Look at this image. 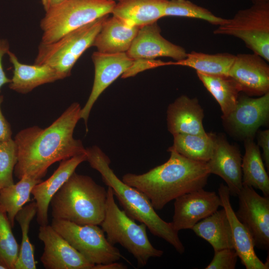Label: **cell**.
Instances as JSON below:
<instances>
[{
	"label": "cell",
	"mask_w": 269,
	"mask_h": 269,
	"mask_svg": "<svg viewBox=\"0 0 269 269\" xmlns=\"http://www.w3.org/2000/svg\"><path fill=\"white\" fill-rule=\"evenodd\" d=\"M83 153L61 161L58 168L46 180L41 181L33 188L31 194L37 206L36 220L40 226L48 224V212L50 201L78 166L86 161Z\"/></svg>",
	"instance_id": "obj_19"
},
{
	"label": "cell",
	"mask_w": 269,
	"mask_h": 269,
	"mask_svg": "<svg viewBox=\"0 0 269 269\" xmlns=\"http://www.w3.org/2000/svg\"><path fill=\"white\" fill-rule=\"evenodd\" d=\"M204 111L198 100L181 95L170 104L167 110V125L172 134H204Z\"/></svg>",
	"instance_id": "obj_20"
},
{
	"label": "cell",
	"mask_w": 269,
	"mask_h": 269,
	"mask_svg": "<svg viewBox=\"0 0 269 269\" xmlns=\"http://www.w3.org/2000/svg\"><path fill=\"white\" fill-rule=\"evenodd\" d=\"M17 161L14 139L0 141V189L14 183L13 175Z\"/></svg>",
	"instance_id": "obj_33"
},
{
	"label": "cell",
	"mask_w": 269,
	"mask_h": 269,
	"mask_svg": "<svg viewBox=\"0 0 269 269\" xmlns=\"http://www.w3.org/2000/svg\"><path fill=\"white\" fill-rule=\"evenodd\" d=\"M236 214L249 231L255 247L269 251V196L259 195L252 187L243 185L238 194Z\"/></svg>",
	"instance_id": "obj_10"
},
{
	"label": "cell",
	"mask_w": 269,
	"mask_h": 269,
	"mask_svg": "<svg viewBox=\"0 0 269 269\" xmlns=\"http://www.w3.org/2000/svg\"><path fill=\"white\" fill-rule=\"evenodd\" d=\"M7 54L13 68L9 88L17 93L27 94L40 85L65 78L47 65L23 64L13 52L9 51Z\"/></svg>",
	"instance_id": "obj_21"
},
{
	"label": "cell",
	"mask_w": 269,
	"mask_h": 269,
	"mask_svg": "<svg viewBox=\"0 0 269 269\" xmlns=\"http://www.w3.org/2000/svg\"><path fill=\"white\" fill-rule=\"evenodd\" d=\"M165 163L147 172L127 173L122 181L142 192L155 210H161L172 200L203 188L210 174L206 162L189 159L168 148Z\"/></svg>",
	"instance_id": "obj_2"
},
{
	"label": "cell",
	"mask_w": 269,
	"mask_h": 269,
	"mask_svg": "<svg viewBox=\"0 0 269 269\" xmlns=\"http://www.w3.org/2000/svg\"><path fill=\"white\" fill-rule=\"evenodd\" d=\"M95 74L92 89L84 106L81 108V119L87 123L93 105L104 90L132 65L134 59L126 52L108 54L95 51L92 55Z\"/></svg>",
	"instance_id": "obj_12"
},
{
	"label": "cell",
	"mask_w": 269,
	"mask_h": 269,
	"mask_svg": "<svg viewBox=\"0 0 269 269\" xmlns=\"http://www.w3.org/2000/svg\"><path fill=\"white\" fill-rule=\"evenodd\" d=\"M38 238L44 244L40 261L46 269H93L90 263L51 225L40 226Z\"/></svg>",
	"instance_id": "obj_13"
},
{
	"label": "cell",
	"mask_w": 269,
	"mask_h": 269,
	"mask_svg": "<svg viewBox=\"0 0 269 269\" xmlns=\"http://www.w3.org/2000/svg\"><path fill=\"white\" fill-rule=\"evenodd\" d=\"M245 153L242 160V184L261 190L269 196V177L259 146L252 138L244 140Z\"/></svg>",
	"instance_id": "obj_25"
},
{
	"label": "cell",
	"mask_w": 269,
	"mask_h": 269,
	"mask_svg": "<svg viewBox=\"0 0 269 269\" xmlns=\"http://www.w3.org/2000/svg\"><path fill=\"white\" fill-rule=\"evenodd\" d=\"M67 0H41V3L45 11L54 7Z\"/></svg>",
	"instance_id": "obj_40"
},
{
	"label": "cell",
	"mask_w": 269,
	"mask_h": 269,
	"mask_svg": "<svg viewBox=\"0 0 269 269\" xmlns=\"http://www.w3.org/2000/svg\"><path fill=\"white\" fill-rule=\"evenodd\" d=\"M192 230L208 242L214 251L234 249L231 228L224 208L198 222Z\"/></svg>",
	"instance_id": "obj_24"
},
{
	"label": "cell",
	"mask_w": 269,
	"mask_h": 269,
	"mask_svg": "<svg viewBox=\"0 0 269 269\" xmlns=\"http://www.w3.org/2000/svg\"><path fill=\"white\" fill-rule=\"evenodd\" d=\"M255 53L236 55L229 76L248 96H262L269 92V65Z\"/></svg>",
	"instance_id": "obj_15"
},
{
	"label": "cell",
	"mask_w": 269,
	"mask_h": 269,
	"mask_svg": "<svg viewBox=\"0 0 269 269\" xmlns=\"http://www.w3.org/2000/svg\"><path fill=\"white\" fill-rule=\"evenodd\" d=\"M126 53L134 59H155L170 57L175 61L185 58L187 53L182 47L164 38L157 22L140 27Z\"/></svg>",
	"instance_id": "obj_17"
},
{
	"label": "cell",
	"mask_w": 269,
	"mask_h": 269,
	"mask_svg": "<svg viewBox=\"0 0 269 269\" xmlns=\"http://www.w3.org/2000/svg\"><path fill=\"white\" fill-rule=\"evenodd\" d=\"M51 225L93 265L111 263L123 258L119 250L109 242L99 225H79L54 218Z\"/></svg>",
	"instance_id": "obj_9"
},
{
	"label": "cell",
	"mask_w": 269,
	"mask_h": 269,
	"mask_svg": "<svg viewBox=\"0 0 269 269\" xmlns=\"http://www.w3.org/2000/svg\"><path fill=\"white\" fill-rule=\"evenodd\" d=\"M140 27L113 16L106 19L92 46L108 54L127 52Z\"/></svg>",
	"instance_id": "obj_22"
},
{
	"label": "cell",
	"mask_w": 269,
	"mask_h": 269,
	"mask_svg": "<svg viewBox=\"0 0 269 269\" xmlns=\"http://www.w3.org/2000/svg\"><path fill=\"white\" fill-rule=\"evenodd\" d=\"M107 239L114 245L119 244L136 260L139 267H144L151 258L161 257L163 251L154 247L148 238L146 226L137 224L115 201L112 188H107L105 215L100 224Z\"/></svg>",
	"instance_id": "obj_5"
},
{
	"label": "cell",
	"mask_w": 269,
	"mask_h": 269,
	"mask_svg": "<svg viewBox=\"0 0 269 269\" xmlns=\"http://www.w3.org/2000/svg\"><path fill=\"white\" fill-rule=\"evenodd\" d=\"M216 35L232 36L269 62V2L253 3L239 10L214 31Z\"/></svg>",
	"instance_id": "obj_8"
},
{
	"label": "cell",
	"mask_w": 269,
	"mask_h": 269,
	"mask_svg": "<svg viewBox=\"0 0 269 269\" xmlns=\"http://www.w3.org/2000/svg\"><path fill=\"white\" fill-rule=\"evenodd\" d=\"M0 269H6V268L0 263Z\"/></svg>",
	"instance_id": "obj_41"
},
{
	"label": "cell",
	"mask_w": 269,
	"mask_h": 269,
	"mask_svg": "<svg viewBox=\"0 0 269 269\" xmlns=\"http://www.w3.org/2000/svg\"><path fill=\"white\" fill-rule=\"evenodd\" d=\"M222 206L221 200L214 191L203 188L194 191L175 199L171 224L177 232L192 229L198 222L212 214Z\"/></svg>",
	"instance_id": "obj_14"
},
{
	"label": "cell",
	"mask_w": 269,
	"mask_h": 269,
	"mask_svg": "<svg viewBox=\"0 0 269 269\" xmlns=\"http://www.w3.org/2000/svg\"><path fill=\"white\" fill-rule=\"evenodd\" d=\"M3 97L0 96V141L12 138V132L10 125L1 112V105Z\"/></svg>",
	"instance_id": "obj_38"
},
{
	"label": "cell",
	"mask_w": 269,
	"mask_h": 269,
	"mask_svg": "<svg viewBox=\"0 0 269 269\" xmlns=\"http://www.w3.org/2000/svg\"><path fill=\"white\" fill-rule=\"evenodd\" d=\"M107 197V189L91 177L74 171L51 199L52 217L79 225H100Z\"/></svg>",
	"instance_id": "obj_4"
},
{
	"label": "cell",
	"mask_w": 269,
	"mask_h": 269,
	"mask_svg": "<svg viewBox=\"0 0 269 269\" xmlns=\"http://www.w3.org/2000/svg\"><path fill=\"white\" fill-rule=\"evenodd\" d=\"M258 145L263 150V158L268 170L269 169V130H266L258 132Z\"/></svg>",
	"instance_id": "obj_36"
},
{
	"label": "cell",
	"mask_w": 269,
	"mask_h": 269,
	"mask_svg": "<svg viewBox=\"0 0 269 269\" xmlns=\"http://www.w3.org/2000/svg\"><path fill=\"white\" fill-rule=\"evenodd\" d=\"M19 180L17 183L0 189V209L6 213L12 228L17 213L30 201L33 188L42 181L27 175Z\"/></svg>",
	"instance_id": "obj_27"
},
{
	"label": "cell",
	"mask_w": 269,
	"mask_h": 269,
	"mask_svg": "<svg viewBox=\"0 0 269 269\" xmlns=\"http://www.w3.org/2000/svg\"><path fill=\"white\" fill-rule=\"evenodd\" d=\"M235 56L229 53L208 54L192 51L182 60L171 61V65L190 67L207 75L228 76Z\"/></svg>",
	"instance_id": "obj_26"
},
{
	"label": "cell",
	"mask_w": 269,
	"mask_h": 269,
	"mask_svg": "<svg viewBox=\"0 0 269 269\" xmlns=\"http://www.w3.org/2000/svg\"><path fill=\"white\" fill-rule=\"evenodd\" d=\"M242 160L238 147L231 144L223 135L215 134L213 153L207 166L210 174L225 181L232 196H237L243 186Z\"/></svg>",
	"instance_id": "obj_16"
},
{
	"label": "cell",
	"mask_w": 269,
	"mask_h": 269,
	"mask_svg": "<svg viewBox=\"0 0 269 269\" xmlns=\"http://www.w3.org/2000/svg\"><path fill=\"white\" fill-rule=\"evenodd\" d=\"M168 0H119L112 13L129 23L140 27L164 17Z\"/></svg>",
	"instance_id": "obj_23"
},
{
	"label": "cell",
	"mask_w": 269,
	"mask_h": 269,
	"mask_svg": "<svg viewBox=\"0 0 269 269\" xmlns=\"http://www.w3.org/2000/svg\"><path fill=\"white\" fill-rule=\"evenodd\" d=\"M116 2L112 0H67L46 11L40 26V43L53 42L68 32L112 13Z\"/></svg>",
	"instance_id": "obj_6"
},
{
	"label": "cell",
	"mask_w": 269,
	"mask_h": 269,
	"mask_svg": "<svg viewBox=\"0 0 269 269\" xmlns=\"http://www.w3.org/2000/svg\"><path fill=\"white\" fill-rule=\"evenodd\" d=\"M269 116V92L258 98L239 96L234 110L222 118L232 134L244 140L253 139L259 128Z\"/></svg>",
	"instance_id": "obj_11"
},
{
	"label": "cell",
	"mask_w": 269,
	"mask_h": 269,
	"mask_svg": "<svg viewBox=\"0 0 269 269\" xmlns=\"http://www.w3.org/2000/svg\"><path fill=\"white\" fill-rule=\"evenodd\" d=\"M11 229L6 213L0 209V263L6 269H14L19 251Z\"/></svg>",
	"instance_id": "obj_32"
},
{
	"label": "cell",
	"mask_w": 269,
	"mask_h": 269,
	"mask_svg": "<svg viewBox=\"0 0 269 269\" xmlns=\"http://www.w3.org/2000/svg\"><path fill=\"white\" fill-rule=\"evenodd\" d=\"M238 255L234 249L214 251V257L205 269H235Z\"/></svg>",
	"instance_id": "obj_34"
},
{
	"label": "cell",
	"mask_w": 269,
	"mask_h": 269,
	"mask_svg": "<svg viewBox=\"0 0 269 269\" xmlns=\"http://www.w3.org/2000/svg\"><path fill=\"white\" fill-rule=\"evenodd\" d=\"M81 108L78 103H73L46 128L32 126L16 134V178L27 175L41 180L53 163L86 153L82 141L73 136Z\"/></svg>",
	"instance_id": "obj_1"
},
{
	"label": "cell",
	"mask_w": 269,
	"mask_h": 269,
	"mask_svg": "<svg viewBox=\"0 0 269 269\" xmlns=\"http://www.w3.org/2000/svg\"><path fill=\"white\" fill-rule=\"evenodd\" d=\"M114 0V1H117V0L118 1V0Z\"/></svg>",
	"instance_id": "obj_42"
},
{
	"label": "cell",
	"mask_w": 269,
	"mask_h": 269,
	"mask_svg": "<svg viewBox=\"0 0 269 269\" xmlns=\"http://www.w3.org/2000/svg\"><path fill=\"white\" fill-rule=\"evenodd\" d=\"M168 16L200 19L218 26L223 24L226 19L215 15L208 9L189 0H168L164 17Z\"/></svg>",
	"instance_id": "obj_31"
},
{
	"label": "cell",
	"mask_w": 269,
	"mask_h": 269,
	"mask_svg": "<svg viewBox=\"0 0 269 269\" xmlns=\"http://www.w3.org/2000/svg\"><path fill=\"white\" fill-rule=\"evenodd\" d=\"M218 190L222 206L226 212L231 226L234 249L242 264L247 269H268L269 259L263 263L257 257L249 231L239 220L232 208L228 187L222 183Z\"/></svg>",
	"instance_id": "obj_18"
},
{
	"label": "cell",
	"mask_w": 269,
	"mask_h": 269,
	"mask_svg": "<svg viewBox=\"0 0 269 269\" xmlns=\"http://www.w3.org/2000/svg\"><path fill=\"white\" fill-rule=\"evenodd\" d=\"M199 79L220 105L223 116L235 108L240 92L235 81L228 75H210L196 72Z\"/></svg>",
	"instance_id": "obj_28"
},
{
	"label": "cell",
	"mask_w": 269,
	"mask_h": 269,
	"mask_svg": "<svg viewBox=\"0 0 269 269\" xmlns=\"http://www.w3.org/2000/svg\"><path fill=\"white\" fill-rule=\"evenodd\" d=\"M173 143L169 148L193 160L206 162L213 151L215 134H178L173 135Z\"/></svg>",
	"instance_id": "obj_29"
},
{
	"label": "cell",
	"mask_w": 269,
	"mask_h": 269,
	"mask_svg": "<svg viewBox=\"0 0 269 269\" xmlns=\"http://www.w3.org/2000/svg\"><path fill=\"white\" fill-rule=\"evenodd\" d=\"M86 161L100 173L104 183L112 188L126 213L144 224L151 234L164 240L182 254L185 247L171 222H167L159 217L144 194L117 177L110 166V158L103 150L95 145L86 148Z\"/></svg>",
	"instance_id": "obj_3"
},
{
	"label": "cell",
	"mask_w": 269,
	"mask_h": 269,
	"mask_svg": "<svg viewBox=\"0 0 269 269\" xmlns=\"http://www.w3.org/2000/svg\"><path fill=\"white\" fill-rule=\"evenodd\" d=\"M166 65H171V61L164 62L160 60L146 59H134L132 65L122 75V77L126 78L134 76L145 70Z\"/></svg>",
	"instance_id": "obj_35"
},
{
	"label": "cell",
	"mask_w": 269,
	"mask_h": 269,
	"mask_svg": "<svg viewBox=\"0 0 269 269\" xmlns=\"http://www.w3.org/2000/svg\"><path fill=\"white\" fill-rule=\"evenodd\" d=\"M108 16L106 15L68 32L53 42L40 43L34 64L47 65L65 78L69 76L78 59L92 46L103 22Z\"/></svg>",
	"instance_id": "obj_7"
},
{
	"label": "cell",
	"mask_w": 269,
	"mask_h": 269,
	"mask_svg": "<svg viewBox=\"0 0 269 269\" xmlns=\"http://www.w3.org/2000/svg\"><path fill=\"white\" fill-rule=\"evenodd\" d=\"M127 267L121 263L115 262L105 264L95 265L93 269H125Z\"/></svg>",
	"instance_id": "obj_39"
},
{
	"label": "cell",
	"mask_w": 269,
	"mask_h": 269,
	"mask_svg": "<svg viewBox=\"0 0 269 269\" xmlns=\"http://www.w3.org/2000/svg\"><path fill=\"white\" fill-rule=\"evenodd\" d=\"M37 206L35 202L26 205L17 213L15 220L19 224L22 233L21 242L14 269H36L34 246L30 241L28 232L30 223L36 216Z\"/></svg>",
	"instance_id": "obj_30"
},
{
	"label": "cell",
	"mask_w": 269,
	"mask_h": 269,
	"mask_svg": "<svg viewBox=\"0 0 269 269\" xmlns=\"http://www.w3.org/2000/svg\"><path fill=\"white\" fill-rule=\"evenodd\" d=\"M9 51V44L6 39H0V91L1 87L5 84L9 83L11 79L6 75L2 64L3 56Z\"/></svg>",
	"instance_id": "obj_37"
}]
</instances>
